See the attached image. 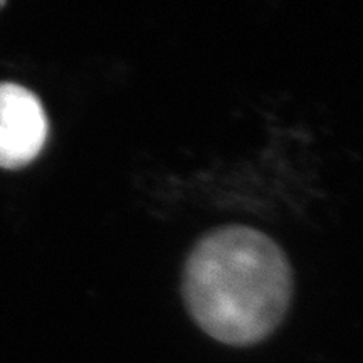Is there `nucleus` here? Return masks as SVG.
Returning a JSON list of instances; mask_svg holds the SVG:
<instances>
[{
	"label": "nucleus",
	"mask_w": 363,
	"mask_h": 363,
	"mask_svg": "<svg viewBox=\"0 0 363 363\" xmlns=\"http://www.w3.org/2000/svg\"><path fill=\"white\" fill-rule=\"evenodd\" d=\"M48 118L38 96L24 86L0 84V167L21 169L39 155Z\"/></svg>",
	"instance_id": "2"
},
{
	"label": "nucleus",
	"mask_w": 363,
	"mask_h": 363,
	"mask_svg": "<svg viewBox=\"0 0 363 363\" xmlns=\"http://www.w3.org/2000/svg\"><path fill=\"white\" fill-rule=\"evenodd\" d=\"M291 294V266L284 252L251 227L207 234L185 266L190 315L212 338L234 347L261 342L278 328Z\"/></svg>",
	"instance_id": "1"
}]
</instances>
